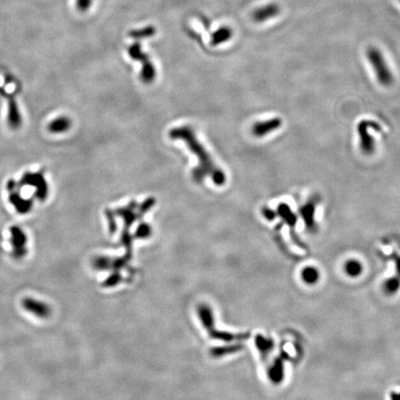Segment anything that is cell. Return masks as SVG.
Wrapping results in <instances>:
<instances>
[{
  "label": "cell",
  "mask_w": 400,
  "mask_h": 400,
  "mask_svg": "<svg viewBox=\"0 0 400 400\" xmlns=\"http://www.w3.org/2000/svg\"><path fill=\"white\" fill-rule=\"evenodd\" d=\"M283 377V358H278L270 370V379L274 383H280Z\"/></svg>",
  "instance_id": "4fadbf2b"
},
{
  "label": "cell",
  "mask_w": 400,
  "mask_h": 400,
  "mask_svg": "<svg viewBox=\"0 0 400 400\" xmlns=\"http://www.w3.org/2000/svg\"><path fill=\"white\" fill-rule=\"evenodd\" d=\"M362 265L361 263L356 260L347 261L345 264V271L348 276L350 277H357L362 272Z\"/></svg>",
  "instance_id": "9a60e30c"
},
{
  "label": "cell",
  "mask_w": 400,
  "mask_h": 400,
  "mask_svg": "<svg viewBox=\"0 0 400 400\" xmlns=\"http://www.w3.org/2000/svg\"><path fill=\"white\" fill-rule=\"evenodd\" d=\"M262 214H263V216H264L267 220H269V221H272V220L276 217V213H275L272 209L269 208H263V209H262Z\"/></svg>",
  "instance_id": "d6986e66"
},
{
  "label": "cell",
  "mask_w": 400,
  "mask_h": 400,
  "mask_svg": "<svg viewBox=\"0 0 400 400\" xmlns=\"http://www.w3.org/2000/svg\"><path fill=\"white\" fill-rule=\"evenodd\" d=\"M257 347L262 354V357H268L269 354L273 349V342L270 339H266L263 336H259L256 339Z\"/></svg>",
  "instance_id": "5bb4252c"
},
{
  "label": "cell",
  "mask_w": 400,
  "mask_h": 400,
  "mask_svg": "<svg viewBox=\"0 0 400 400\" xmlns=\"http://www.w3.org/2000/svg\"><path fill=\"white\" fill-rule=\"evenodd\" d=\"M11 243L12 245V255L16 260H21L27 255V236L19 227L11 229Z\"/></svg>",
  "instance_id": "277c9868"
},
{
  "label": "cell",
  "mask_w": 400,
  "mask_h": 400,
  "mask_svg": "<svg viewBox=\"0 0 400 400\" xmlns=\"http://www.w3.org/2000/svg\"><path fill=\"white\" fill-rule=\"evenodd\" d=\"M22 308L27 312L37 316L40 319H47L51 314V309L46 302L40 301L32 298H25L22 299Z\"/></svg>",
  "instance_id": "5b68a950"
},
{
  "label": "cell",
  "mask_w": 400,
  "mask_h": 400,
  "mask_svg": "<svg viewBox=\"0 0 400 400\" xmlns=\"http://www.w3.org/2000/svg\"><path fill=\"white\" fill-rule=\"evenodd\" d=\"M171 139H181L195 153L199 160V165L192 171V178L196 183H202L207 176H210L214 184L218 187L224 186L226 181L225 173L217 167L207 152L206 149L198 141L195 132L189 126L174 128L170 132Z\"/></svg>",
  "instance_id": "6da1fadb"
},
{
  "label": "cell",
  "mask_w": 400,
  "mask_h": 400,
  "mask_svg": "<svg viewBox=\"0 0 400 400\" xmlns=\"http://www.w3.org/2000/svg\"><path fill=\"white\" fill-rule=\"evenodd\" d=\"M280 12V7L277 4H269L263 7L262 9L258 10L254 13V19L257 22H264L266 20H270L273 17L277 16Z\"/></svg>",
  "instance_id": "ba28073f"
},
{
  "label": "cell",
  "mask_w": 400,
  "mask_h": 400,
  "mask_svg": "<svg viewBox=\"0 0 400 400\" xmlns=\"http://www.w3.org/2000/svg\"><path fill=\"white\" fill-rule=\"evenodd\" d=\"M400 289V277L394 276L386 280L384 283V290L388 295L395 294Z\"/></svg>",
  "instance_id": "2e32d148"
},
{
  "label": "cell",
  "mask_w": 400,
  "mask_h": 400,
  "mask_svg": "<svg viewBox=\"0 0 400 400\" xmlns=\"http://www.w3.org/2000/svg\"><path fill=\"white\" fill-rule=\"evenodd\" d=\"M394 261H395V269H396V272H397V276L400 277V256L395 255Z\"/></svg>",
  "instance_id": "ffe728a7"
},
{
  "label": "cell",
  "mask_w": 400,
  "mask_h": 400,
  "mask_svg": "<svg viewBox=\"0 0 400 400\" xmlns=\"http://www.w3.org/2000/svg\"><path fill=\"white\" fill-rule=\"evenodd\" d=\"M399 1H400V0H399Z\"/></svg>",
  "instance_id": "7402d4cb"
},
{
  "label": "cell",
  "mask_w": 400,
  "mask_h": 400,
  "mask_svg": "<svg viewBox=\"0 0 400 400\" xmlns=\"http://www.w3.org/2000/svg\"><path fill=\"white\" fill-rule=\"evenodd\" d=\"M367 58L374 68L379 83L382 86H391L394 78L382 52L378 48L371 47L367 49Z\"/></svg>",
  "instance_id": "7a4b0ae2"
},
{
  "label": "cell",
  "mask_w": 400,
  "mask_h": 400,
  "mask_svg": "<svg viewBox=\"0 0 400 400\" xmlns=\"http://www.w3.org/2000/svg\"><path fill=\"white\" fill-rule=\"evenodd\" d=\"M71 122L69 118L59 117L49 123L48 130L53 133H64L69 130Z\"/></svg>",
  "instance_id": "8fae6325"
},
{
  "label": "cell",
  "mask_w": 400,
  "mask_h": 400,
  "mask_svg": "<svg viewBox=\"0 0 400 400\" xmlns=\"http://www.w3.org/2000/svg\"><path fill=\"white\" fill-rule=\"evenodd\" d=\"M315 210H316L315 203L311 202V201L305 204L304 206H302L299 209L300 215H301L302 219L304 221L305 225H306L307 229L312 231V232H314L315 230H316Z\"/></svg>",
  "instance_id": "52a82bcc"
},
{
  "label": "cell",
  "mask_w": 400,
  "mask_h": 400,
  "mask_svg": "<svg viewBox=\"0 0 400 400\" xmlns=\"http://www.w3.org/2000/svg\"><path fill=\"white\" fill-rule=\"evenodd\" d=\"M371 129H374L375 131L379 132L382 130L378 123L373 121L363 120L357 124L359 146H360V150L365 155H372L375 150V142L373 135L370 133Z\"/></svg>",
  "instance_id": "3957f363"
},
{
  "label": "cell",
  "mask_w": 400,
  "mask_h": 400,
  "mask_svg": "<svg viewBox=\"0 0 400 400\" xmlns=\"http://www.w3.org/2000/svg\"><path fill=\"white\" fill-rule=\"evenodd\" d=\"M277 214L283 219V222L289 226L294 227L297 224V216L294 213L292 209L286 204H280L278 206Z\"/></svg>",
  "instance_id": "30bf717a"
},
{
  "label": "cell",
  "mask_w": 400,
  "mask_h": 400,
  "mask_svg": "<svg viewBox=\"0 0 400 400\" xmlns=\"http://www.w3.org/2000/svg\"><path fill=\"white\" fill-rule=\"evenodd\" d=\"M282 123L283 122L280 118H272L268 121L259 122L254 124L252 133L257 137H263L280 128L282 126Z\"/></svg>",
  "instance_id": "8992f818"
},
{
  "label": "cell",
  "mask_w": 400,
  "mask_h": 400,
  "mask_svg": "<svg viewBox=\"0 0 400 400\" xmlns=\"http://www.w3.org/2000/svg\"><path fill=\"white\" fill-rule=\"evenodd\" d=\"M106 214H107V219H108V223H110V229L112 233H114L116 229H117V224L114 220V214L112 212V210H106Z\"/></svg>",
  "instance_id": "ac0fdd59"
},
{
  "label": "cell",
  "mask_w": 400,
  "mask_h": 400,
  "mask_svg": "<svg viewBox=\"0 0 400 400\" xmlns=\"http://www.w3.org/2000/svg\"><path fill=\"white\" fill-rule=\"evenodd\" d=\"M150 234H151V228H150V225L147 224H141L136 231V235L138 236L139 238H146V237L150 236Z\"/></svg>",
  "instance_id": "e0dca14e"
},
{
  "label": "cell",
  "mask_w": 400,
  "mask_h": 400,
  "mask_svg": "<svg viewBox=\"0 0 400 400\" xmlns=\"http://www.w3.org/2000/svg\"><path fill=\"white\" fill-rule=\"evenodd\" d=\"M390 398L391 400H400V392H392Z\"/></svg>",
  "instance_id": "44dd1931"
},
{
  "label": "cell",
  "mask_w": 400,
  "mask_h": 400,
  "mask_svg": "<svg viewBox=\"0 0 400 400\" xmlns=\"http://www.w3.org/2000/svg\"><path fill=\"white\" fill-rule=\"evenodd\" d=\"M9 124L11 128L18 129L21 126L22 119L21 114L19 112V108L17 107L16 100L14 96L9 97V117H8Z\"/></svg>",
  "instance_id": "9c48e42d"
},
{
  "label": "cell",
  "mask_w": 400,
  "mask_h": 400,
  "mask_svg": "<svg viewBox=\"0 0 400 400\" xmlns=\"http://www.w3.org/2000/svg\"><path fill=\"white\" fill-rule=\"evenodd\" d=\"M301 278L304 283L314 284L320 279V272H318V270L314 267H306L301 272Z\"/></svg>",
  "instance_id": "7c38bea8"
}]
</instances>
